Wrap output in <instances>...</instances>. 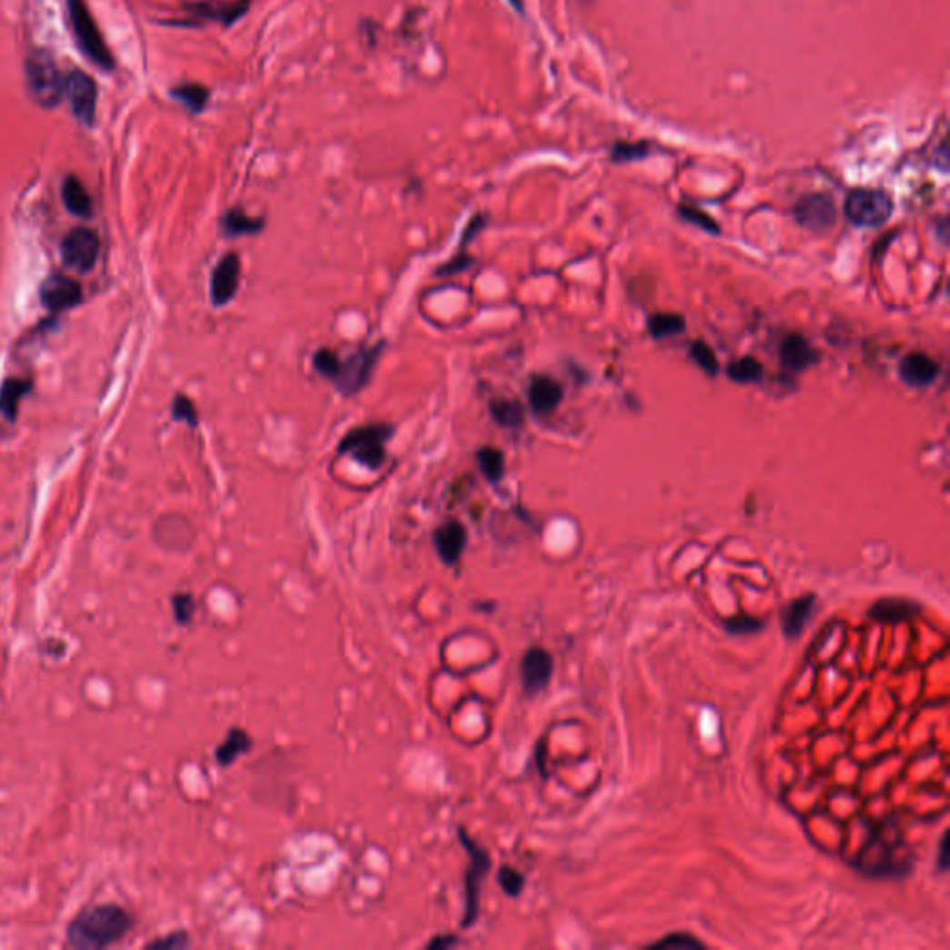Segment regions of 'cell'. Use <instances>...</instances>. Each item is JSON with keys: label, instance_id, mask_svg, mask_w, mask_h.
Returning <instances> with one entry per match:
<instances>
[{"label": "cell", "instance_id": "7402d4cb", "mask_svg": "<svg viewBox=\"0 0 950 950\" xmlns=\"http://www.w3.org/2000/svg\"><path fill=\"white\" fill-rule=\"evenodd\" d=\"M221 228L227 236L230 238H238V236H251V234H258L262 232L264 228V219L260 217H253L249 214H246L244 210L240 208H230L228 212H225V216L221 217Z\"/></svg>", "mask_w": 950, "mask_h": 950}, {"label": "cell", "instance_id": "9c48e42d", "mask_svg": "<svg viewBox=\"0 0 950 950\" xmlns=\"http://www.w3.org/2000/svg\"><path fill=\"white\" fill-rule=\"evenodd\" d=\"M64 84L71 110L76 116V119L84 125H91L95 119V110H97V84L80 69L71 71Z\"/></svg>", "mask_w": 950, "mask_h": 950}, {"label": "cell", "instance_id": "7bdbcfd3", "mask_svg": "<svg viewBox=\"0 0 950 950\" xmlns=\"http://www.w3.org/2000/svg\"><path fill=\"white\" fill-rule=\"evenodd\" d=\"M509 5H510L512 8H516L520 14L524 12V5H521V0H509Z\"/></svg>", "mask_w": 950, "mask_h": 950}, {"label": "cell", "instance_id": "2e32d148", "mask_svg": "<svg viewBox=\"0 0 950 950\" xmlns=\"http://www.w3.org/2000/svg\"><path fill=\"white\" fill-rule=\"evenodd\" d=\"M921 614V605L912 600L884 598L871 605L869 616L880 624H905Z\"/></svg>", "mask_w": 950, "mask_h": 950}, {"label": "cell", "instance_id": "836d02e7", "mask_svg": "<svg viewBox=\"0 0 950 950\" xmlns=\"http://www.w3.org/2000/svg\"><path fill=\"white\" fill-rule=\"evenodd\" d=\"M726 630L732 635H752V633H757V632L763 630V622L741 614V616H737V619H733V621H730L726 624Z\"/></svg>", "mask_w": 950, "mask_h": 950}, {"label": "cell", "instance_id": "e0dca14e", "mask_svg": "<svg viewBox=\"0 0 950 950\" xmlns=\"http://www.w3.org/2000/svg\"><path fill=\"white\" fill-rule=\"evenodd\" d=\"M900 379L910 387H928L935 381L939 366L925 353H912L900 362Z\"/></svg>", "mask_w": 950, "mask_h": 950}, {"label": "cell", "instance_id": "83f0119b", "mask_svg": "<svg viewBox=\"0 0 950 950\" xmlns=\"http://www.w3.org/2000/svg\"><path fill=\"white\" fill-rule=\"evenodd\" d=\"M685 328V319L678 314H655L648 321V330L653 339L674 337Z\"/></svg>", "mask_w": 950, "mask_h": 950}, {"label": "cell", "instance_id": "d4e9b609", "mask_svg": "<svg viewBox=\"0 0 950 950\" xmlns=\"http://www.w3.org/2000/svg\"><path fill=\"white\" fill-rule=\"evenodd\" d=\"M171 95H173V99H177L187 110H192L196 114L203 112L207 108V105H208V99H210V91L205 86H201V84H182V86H177V87H173Z\"/></svg>", "mask_w": 950, "mask_h": 950}, {"label": "cell", "instance_id": "7a4b0ae2", "mask_svg": "<svg viewBox=\"0 0 950 950\" xmlns=\"http://www.w3.org/2000/svg\"><path fill=\"white\" fill-rule=\"evenodd\" d=\"M459 841L462 848L466 850L470 865L464 873V915H462V928H471L480 919V902H481V884L485 882L490 867L492 858L485 846H481L475 841L462 826L459 828Z\"/></svg>", "mask_w": 950, "mask_h": 950}, {"label": "cell", "instance_id": "30bf717a", "mask_svg": "<svg viewBox=\"0 0 950 950\" xmlns=\"http://www.w3.org/2000/svg\"><path fill=\"white\" fill-rule=\"evenodd\" d=\"M553 676V657L548 650L535 646L530 648L520 662V678L521 687L526 694L537 696L542 692Z\"/></svg>", "mask_w": 950, "mask_h": 950}, {"label": "cell", "instance_id": "8fae6325", "mask_svg": "<svg viewBox=\"0 0 950 950\" xmlns=\"http://www.w3.org/2000/svg\"><path fill=\"white\" fill-rule=\"evenodd\" d=\"M240 271L242 262L238 253L230 251L221 257L210 278V299L214 307H225L234 299L238 287H240Z\"/></svg>", "mask_w": 950, "mask_h": 950}, {"label": "cell", "instance_id": "ac0fdd59", "mask_svg": "<svg viewBox=\"0 0 950 950\" xmlns=\"http://www.w3.org/2000/svg\"><path fill=\"white\" fill-rule=\"evenodd\" d=\"M530 405L537 414H550L562 401V387L548 375H535L530 383Z\"/></svg>", "mask_w": 950, "mask_h": 950}, {"label": "cell", "instance_id": "d6986e66", "mask_svg": "<svg viewBox=\"0 0 950 950\" xmlns=\"http://www.w3.org/2000/svg\"><path fill=\"white\" fill-rule=\"evenodd\" d=\"M249 10V0H240V3H199L189 6L194 17L217 21L225 26L234 25L238 19H242Z\"/></svg>", "mask_w": 950, "mask_h": 950}, {"label": "cell", "instance_id": "b9f144b4", "mask_svg": "<svg viewBox=\"0 0 950 950\" xmlns=\"http://www.w3.org/2000/svg\"><path fill=\"white\" fill-rule=\"evenodd\" d=\"M946 850H948V846H946V834H945V835H943V839H941V844H939V858H937V864H939V871H946V867H948V860H946Z\"/></svg>", "mask_w": 950, "mask_h": 950}, {"label": "cell", "instance_id": "7c38bea8", "mask_svg": "<svg viewBox=\"0 0 950 950\" xmlns=\"http://www.w3.org/2000/svg\"><path fill=\"white\" fill-rule=\"evenodd\" d=\"M794 216L802 227L823 232L832 228V225L835 223V207L828 196L814 194L798 201Z\"/></svg>", "mask_w": 950, "mask_h": 950}, {"label": "cell", "instance_id": "cb8c5ba5", "mask_svg": "<svg viewBox=\"0 0 950 950\" xmlns=\"http://www.w3.org/2000/svg\"><path fill=\"white\" fill-rule=\"evenodd\" d=\"M28 390H30V383L21 381V379H10V381H6L3 385V390H0V412H3V416L6 419L17 418L19 403L26 396Z\"/></svg>", "mask_w": 950, "mask_h": 950}, {"label": "cell", "instance_id": "8d00e7d4", "mask_svg": "<svg viewBox=\"0 0 950 950\" xmlns=\"http://www.w3.org/2000/svg\"><path fill=\"white\" fill-rule=\"evenodd\" d=\"M471 262H473V258H471L470 255H466V253L460 251L459 255H455L453 258H450V262L442 264V266L437 269V275H440V277L459 275V273H462L464 269H468V268L471 266Z\"/></svg>", "mask_w": 950, "mask_h": 950}, {"label": "cell", "instance_id": "d590c367", "mask_svg": "<svg viewBox=\"0 0 950 950\" xmlns=\"http://www.w3.org/2000/svg\"><path fill=\"white\" fill-rule=\"evenodd\" d=\"M652 948H672V946H683V948H703V945L694 939L692 935L689 934H672L669 937H664L653 945H650Z\"/></svg>", "mask_w": 950, "mask_h": 950}, {"label": "cell", "instance_id": "ffe728a7", "mask_svg": "<svg viewBox=\"0 0 950 950\" xmlns=\"http://www.w3.org/2000/svg\"><path fill=\"white\" fill-rule=\"evenodd\" d=\"M780 357L789 371H802L817 360V353L802 335H789L782 342Z\"/></svg>", "mask_w": 950, "mask_h": 950}, {"label": "cell", "instance_id": "484cf974", "mask_svg": "<svg viewBox=\"0 0 950 950\" xmlns=\"http://www.w3.org/2000/svg\"><path fill=\"white\" fill-rule=\"evenodd\" d=\"M490 416L494 418V421L501 427H520L521 423H524V409H521V405L518 401H512V399H503V398H498V399H492L490 405Z\"/></svg>", "mask_w": 950, "mask_h": 950}, {"label": "cell", "instance_id": "6da1fadb", "mask_svg": "<svg viewBox=\"0 0 950 950\" xmlns=\"http://www.w3.org/2000/svg\"><path fill=\"white\" fill-rule=\"evenodd\" d=\"M132 917L119 906H97L80 914L67 930L69 945L76 948H105L125 937Z\"/></svg>", "mask_w": 950, "mask_h": 950}, {"label": "cell", "instance_id": "74e56055", "mask_svg": "<svg viewBox=\"0 0 950 950\" xmlns=\"http://www.w3.org/2000/svg\"><path fill=\"white\" fill-rule=\"evenodd\" d=\"M680 214H682L683 219H687V221H691V223H694V225L705 228L707 232H715V234L719 232V225H717L715 221H712L709 216H705V214L694 210V208L682 207V208H680Z\"/></svg>", "mask_w": 950, "mask_h": 950}, {"label": "cell", "instance_id": "52a82bcc", "mask_svg": "<svg viewBox=\"0 0 950 950\" xmlns=\"http://www.w3.org/2000/svg\"><path fill=\"white\" fill-rule=\"evenodd\" d=\"M383 346L385 344L381 342L371 348H362L349 359L340 362L339 375L335 377V381H332L337 385L339 392H342L344 396H355L369 383L379 357L383 353Z\"/></svg>", "mask_w": 950, "mask_h": 950}, {"label": "cell", "instance_id": "277c9868", "mask_svg": "<svg viewBox=\"0 0 950 950\" xmlns=\"http://www.w3.org/2000/svg\"><path fill=\"white\" fill-rule=\"evenodd\" d=\"M25 73L32 101L46 110L56 108L64 97L66 84L53 56L45 51L32 53L26 58Z\"/></svg>", "mask_w": 950, "mask_h": 950}, {"label": "cell", "instance_id": "ab89813d", "mask_svg": "<svg viewBox=\"0 0 950 950\" xmlns=\"http://www.w3.org/2000/svg\"><path fill=\"white\" fill-rule=\"evenodd\" d=\"M151 948H184L187 946V935L186 934H171L166 939H158L149 945Z\"/></svg>", "mask_w": 950, "mask_h": 950}, {"label": "cell", "instance_id": "3957f363", "mask_svg": "<svg viewBox=\"0 0 950 950\" xmlns=\"http://www.w3.org/2000/svg\"><path fill=\"white\" fill-rule=\"evenodd\" d=\"M394 427L387 423L360 425L351 430L340 442L339 453L351 455L368 470H379L387 460L385 444L392 439Z\"/></svg>", "mask_w": 950, "mask_h": 950}, {"label": "cell", "instance_id": "5bb4252c", "mask_svg": "<svg viewBox=\"0 0 950 950\" xmlns=\"http://www.w3.org/2000/svg\"><path fill=\"white\" fill-rule=\"evenodd\" d=\"M466 542H468L466 528L460 524L459 520L446 521V524L437 528L433 533L435 550H437L439 557L442 559V562L448 566H453L459 562V559L464 553Z\"/></svg>", "mask_w": 950, "mask_h": 950}, {"label": "cell", "instance_id": "44dd1931", "mask_svg": "<svg viewBox=\"0 0 950 950\" xmlns=\"http://www.w3.org/2000/svg\"><path fill=\"white\" fill-rule=\"evenodd\" d=\"M251 748H253L251 735L240 728H232V730H228L225 741L216 748V762L221 767H230L236 763L238 757L249 753Z\"/></svg>", "mask_w": 950, "mask_h": 950}, {"label": "cell", "instance_id": "4316f807", "mask_svg": "<svg viewBox=\"0 0 950 950\" xmlns=\"http://www.w3.org/2000/svg\"><path fill=\"white\" fill-rule=\"evenodd\" d=\"M478 464L481 473L490 483H500L505 475V457L503 451L492 446H485L478 451Z\"/></svg>", "mask_w": 950, "mask_h": 950}, {"label": "cell", "instance_id": "ba28073f", "mask_svg": "<svg viewBox=\"0 0 950 950\" xmlns=\"http://www.w3.org/2000/svg\"><path fill=\"white\" fill-rule=\"evenodd\" d=\"M101 253L99 236L89 228H76L66 236L62 244L64 262L76 271H89L97 264Z\"/></svg>", "mask_w": 950, "mask_h": 950}, {"label": "cell", "instance_id": "60d3db41", "mask_svg": "<svg viewBox=\"0 0 950 950\" xmlns=\"http://www.w3.org/2000/svg\"><path fill=\"white\" fill-rule=\"evenodd\" d=\"M455 945H459V937H457V935H450V934H446V935H435L430 943H427V948H431V950H437V948H439V950H446V948H451V946H455Z\"/></svg>", "mask_w": 950, "mask_h": 950}, {"label": "cell", "instance_id": "8992f818", "mask_svg": "<svg viewBox=\"0 0 950 950\" xmlns=\"http://www.w3.org/2000/svg\"><path fill=\"white\" fill-rule=\"evenodd\" d=\"M891 212L893 201L882 189H854L844 201V214L856 227H880Z\"/></svg>", "mask_w": 950, "mask_h": 950}, {"label": "cell", "instance_id": "5b68a950", "mask_svg": "<svg viewBox=\"0 0 950 950\" xmlns=\"http://www.w3.org/2000/svg\"><path fill=\"white\" fill-rule=\"evenodd\" d=\"M67 5H69L73 28H75V37H76V43L82 49V53L101 69H106V71L114 69V66H116L114 56L108 51L105 37L101 35L99 26L95 25L87 6L84 5V0H67Z\"/></svg>", "mask_w": 950, "mask_h": 950}, {"label": "cell", "instance_id": "e575fe53", "mask_svg": "<svg viewBox=\"0 0 950 950\" xmlns=\"http://www.w3.org/2000/svg\"><path fill=\"white\" fill-rule=\"evenodd\" d=\"M173 607H175V616L177 621L180 624H187L189 621H192V616L196 612V601L194 598L189 594H178L173 598Z\"/></svg>", "mask_w": 950, "mask_h": 950}, {"label": "cell", "instance_id": "f35d334b", "mask_svg": "<svg viewBox=\"0 0 950 950\" xmlns=\"http://www.w3.org/2000/svg\"><path fill=\"white\" fill-rule=\"evenodd\" d=\"M485 223H487V217L481 216V214L473 216V217L470 219V223H468V227L464 228L462 238H460V251L466 248V244H470V242L473 240V238L478 236V234L485 228Z\"/></svg>", "mask_w": 950, "mask_h": 950}, {"label": "cell", "instance_id": "4dcf8cb0", "mask_svg": "<svg viewBox=\"0 0 950 950\" xmlns=\"http://www.w3.org/2000/svg\"><path fill=\"white\" fill-rule=\"evenodd\" d=\"M498 882L503 889V893L507 896H518L521 891H524L526 887V878L521 873H518L516 869L509 867V865H503L500 867L498 871Z\"/></svg>", "mask_w": 950, "mask_h": 950}, {"label": "cell", "instance_id": "f1b7e54d", "mask_svg": "<svg viewBox=\"0 0 950 950\" xmlns=\"http://www.w3.org/2000/svg\"><path fill=\"white\" fill-rule=\"evenodd\" d=\"M728 375L733 379L735 383H743V385L757 383L763 379V366H762V362H757L752 357H744L741 360H735L728 368Z\"/></svg>", "mask_w": 950, "mask_h": 950}, {"label": "cell", "instance_id": "f546056e", "mask_svg": "<svg viewBox=\"0 0 950 950\" xmlns=\"http://www.w3.org/2000/svg\"><path fill=\"white\" fill-rule=\"evenodd\" d=\"M340 359L335 351H330L327 348L323 349H318L312 357V364L314 368L327 379H330V381H335V377L339 375V369H340Z\"/></svg>", "mask_w": 950, "mask_h": 950}, {"label": "cell", "instance_id": "9a60e30c", "mask_svg": "<svg viewBox=\"0 0 950 950\" xmlns=\"http://www.w3.org/2000/svg\"><path fill=\"white\" fill-rule=\"evenodd\" d=\"M814 611H815V596L814 594L802 596V598H796V600L789 601L780 611V626H782V633L785 635V639H789V641L798 639L802 635V632L805 630L807 622L812 621Z\"/></svg>", "mask_w": 950, "mask_h": 950}, {"label": "cell", "instance_id": "1f68e13d", "mask_svg": "<svg viewBox=\"0 0 950 950\" xmlns=\"http://www.w3.org/2000/svg\"><path fill=\"white\" fill-rule=\"evenodd\" d=\"M691 357L694 359V362L709 375H717L719 371V360L715 357V353L711 351V348L705 344V342H692L691 346Z\"/></svg>", "mask_w": 950, "mask_h": 950}, {"label": "cell", "instance_id": "d6a6232c", "mask_svg": "<svg viewBox=\"0 0 950 950\" xmlns=\"http://www.w3.org/2000/svg\"><path fill=\"white\" fill-rule=\"evenodd\" d=\"M173 418L178 419V421H186L187 425L196 427L197 421H199V416H197V410L192 403V399L186 398V396H177L175 401H173Z\"/></svg>", "mask_w": 950, "mask_h": 950}, {"label": "cell", "instance_id": "603a6c76", "mask_svg": "<svg viewBox=\"0 0 950 950\" xmlns=\"http://www.w3.org/2000/svg\"><path fill=\"white\" fill-rule=\"evenodd\" d=\"M62 199L66 208L78 216V217H89L91 216V197L87 189L76 177H67L62 186Z\"/></svg>", "mask_w": 950, "mask_h": 950}, {"label": "cell", "instance_id": "4fadbf2b", "mask_svg": "<svg viewBox=\"0 0 950 950\" xmlns=\"http://www.w3.org/2000/svg\"><path fill=\"white\" fill-rule=\"evenodd\" d=\"M41 299L46 308L55 310V312L73 308L82 299L80 284L69 277L55 275L45 280L43 288H41Z\"/></svg>", "mask_w": 950, "mask_h": 950}]
</instances>
